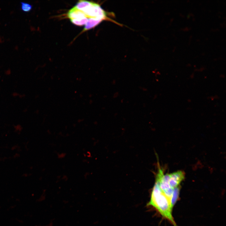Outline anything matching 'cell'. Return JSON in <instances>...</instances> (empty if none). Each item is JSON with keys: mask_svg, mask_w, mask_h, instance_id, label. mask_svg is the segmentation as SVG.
<instances>
[{"mask_svg": "<svg viewBox=\"0 0 226 226\" xmlns=\"http://www.w3.org/2000/svg\"><path fill=\"white\" fill-rule=\"evenodd\" d=\"M155 182L169 199L172 207L177 201L179 194L181 180L180 176L173 172L164 174L160 168L156 177Z\"/></svg>", "mask_w": 226, "mask_h": 226, "instance_id": "6da1fadb", "label": "cell"}, {"mask_svg": "<svg viewBox=\"0 0 226 226\" xmlns=\"http://www.w3.org/2000/svg\"><path fill=\"white\" fill-rule=\"evenodd\" d=\"M148 205L155 208L163 217L168 220L174 226H177L172 215L173 207L168 198L156 182Z\"/></svg>", "mask_w": 226, "mask_h": 226, "instance_id": "7a4b0ae2", "label": "cell"}, {"mask_svg": "<svg viewBox=\"0 0 226 226\" xmlns=\"http://www.w3.org/2000/svg\"><path fill=\"white\" fill-rule=\"evenodd\" d=\"M67 16L70 19L84 17L87 18L85 14L82 11L77 9L74 7L68 11L67 13Z\"/></svg>", "mask_w": 226, "mask_h": 226, "instance_id": "3957f363", "label": "cell"}, {"mask_svg": "<svg viewBox=\"0 0 226 226\" xmlns=\"http://www.w3.org/2000/svg\"><path fill=\"white\" fill-rule=\"evenodd\" d=\"M102 20L94 18H89L88 21L85 25L83 32L91 29L99 24Z\"/></svg>", "mask_w": 226, "mask_h": 226, "instance_id": "277c9868", "label": "cell"}, {"mask_svg": "<svg viewBox=\"0 0 226 226\" xmlns=\"http://www.w3.org/2000/svg\"><path fill=\"white\" fill-rule=\"evenodd\" d=\"M92 2L86 0H79L76 4L74 7L77 9L82 11L86 7L89 6Z\"/></svg>", "mask_w": 226, "mask_h": 226, "instance_id": "5b68a950", "label": "cell"}, {"mask_svg": "<svg viewBox=\"0 0 226 226\" xmlns=\"http://www.w3.org/2000/svg\"><path fill=\"white\" fill-rule=\"evenodd\" d=\"M88 20V18L87 17L70 19L73 24L79 26L85 25L87 22Z\"/></svg>", "mask_w": 226, "mask_h": 226, "instance_id": "8992f818", "label": "cell"}, {"mask_svg": "<svg viewBox=\"0 0 226 226\" xmlns=\"http://www.w3.org/2000/svg\"><path fill=\"white\" fill-rule=\"evenodd\" d=\"M21 10L24 12H30L32 8V6L30 4L25 2H20Z\"/></svg>", "mask_w": 226, "mask_h": 226, "instance_id": "52a82bcc", "label": "cell"}, {"mask_svg": "<svg viewBox=\"0 0 226 226\" xmlns=\"http://www.w3.org/2000/svg\"><path fill=\"white\" fill-rule=\"evenodd\" d=\"M19 94L17 92H14L13 93L12 96L14 97H16L17 96H18Z\"/></svg>", "mask_w": 226, "mask_h": 226, "instance_id": "ba28073f", "label": "cell"}, {"mask_svg": "<svg viewBox=\"0 0 226 226\" xmlns=\"http://www.w3.org/2000/svg\"><path fill=\"white\" fill-rule=\"evenodd\" d=\"M25 95L24 94H19L18 96L19 98H22L24 97H25Z\"/></svg>", "mask_w": 226, "mask_h": 226, "instance_id": "9c48e42d", "label": "cell"}, {"mask_svg": "<svg viewBox=\"0 0 226 226\" xmlns=\"http://www.w3.org/2000/svg\"><path fill=\"white\" fill-rule=\"evenodd\" d=\"M28 111V110L27 108H25L23 110V112H26Z\"/></svg>", "mask_w": 226, "mask_h": 226, "instance_id": "30bf717a", "label": "cell"}]
</instances>
